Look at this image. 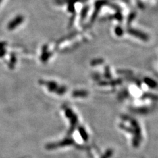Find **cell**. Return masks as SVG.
Here are the masks:
<instances>
[{
	"label": "cell",
	"mask_w": 158,
	"mask_h": 158,
	"mask_svg": "<svg viewBox=\"0 0 158 158\" xmlns=\"http://www.w3.org/2000/svg\"><path fill=\"white\" fill-rule=\"evenodd\" d=\"M23 20L24 17L22 15L17 16L8 24V29H9V30H13V29L16 28L18 26H19L20 24H22Z\"/></svg>",
	"instance_id": "6da1fadb"
}]
</instances>
